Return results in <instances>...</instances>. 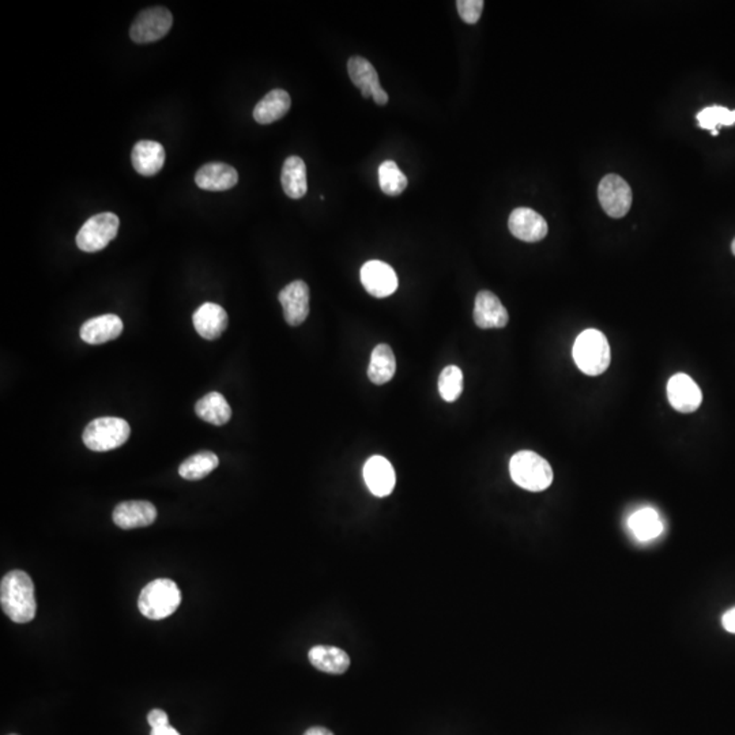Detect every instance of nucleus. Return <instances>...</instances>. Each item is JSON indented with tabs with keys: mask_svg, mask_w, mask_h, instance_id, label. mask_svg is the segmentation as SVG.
<instances>
[{
	"mask_svg": "<svg viewBox=\"0 0 735 735\" xmlns=\"http://www.w3.org/2000/svg\"><path fill=\"white\" fill-rule=\"evenodd\" d=\"M0 604L4 614L17 624L32 621L38 612L35 585L23 570H12L0 583Z\"/></svg>",
	"mask_w": 735,
	"mask_h": 735,
	"instance_id": "1",
	"label": "nucleus"
},
{
	"mask_svg": "<svg viewBox=\"0 0 735 735\" xmlns=\"http://www.w3.org/2000/svg\"><path fill=\"white\" fill-rule=\"evenodd\" d=\"M182 604V591L171 579H156L140 591L138 607L148 620H164L172 616Z\"/></svg>",
	"mask_w": 735,
	"mask_h": 735,
	"instance_id": "2",
	"label": "nucleus"
},
{
	"mask_svg": "<svg viewBox=\"0 0 735 735\" xmlns=\"http://www.w3.org/2000/svg\"><path fill=\"white\" fill-rule=\"evenodd\" d=\"M511 478L528 492H542L553 482V470L546 459L533 451H519L511 458Z\"/></svg>",
	"mask_w": 735,
	"mask_h": 735,
	"instance_id": "3",
	"label": "nucleus"
},
{
	"mask_svg": "<svg viewBox=\"0 0 735 735\" xmlns=\"http://www.w3.org/2000/svg\"><path fill=\"white\" fill-rule=\"evenodd\" d=\"M573 359L583 374L599 376L610 365V345L601 331L588 328L579 334L573 345Z\"/></svg>",
	"mask_w": 735,
	"mask_h": 735,
	"instance_id": "4",
	"label": "nucleus"
},
{
	"mask_svg": "<svg viewBox=\"0 0 735 735\" xmlns=\"http://www.w3.org/2000/svg\"><path fill=\"white\" fill-rule=\"evenodd\" d=\"M131 429L127 421L114 417L93 419L83 432V443L95 452H106L122 447L129 440Z\"/></svg>",
	"mask_w": 735,
	"mask_h": 735,
	"instance_id": "5",
	"label": "nucleus"
},
{
	"mask_svg": "<svg viewBox=\"0 0 735 735\" xmlns=\"http://www.w3.org/2000/svg\"><path fill=\"white\" fill-rule=\"evenodd\" d=\"M119 218L114 213H100L89 218L77 234L78 249L83 252H98L117 236Z\"/></svg>",
	"mask_w": 735,
	"mask_h": 735,
	"instance_id": "6",
	"label": "nucleus"
},
{
	"mask_svg": "<svg viewBox=\"0 0 735 735\" xmlns=\"http://www.w3.org/2000/svg\"><path fill=\"white\" fill-rule=\"evenodd\" d=\"M172 23L173 17L165 7L143 10L132 22L130 38L138 44L155 43L168 35Z\"/></svg>",
	"mask_w": 735,
	"mask_h": 735,
	"instance_id": "7",
	"label": "nucleus"
},
{
	"mask_svg": "<svg viewBox=\"0 0 735 735\" xmlns=\"http://www.w3.org/2000/svg\"><path fill=\"white\" fill-rule=\"evenodd\" d=\"M598 199L609 217L622 218L632 206V190L619 174H607L599 182Z\"/></svg>",
	"mask_w": 735,
	"mask_h": 735,
	"instance_id": "8",
	"label": "nucleus"
},
{
	"mask_svg": "<svg viewBox=\"0 0 735 735\" xmlns=\"http://www.w3.org/2000/svg\"><path fill=\"white\" fill-rule=\"evenodd\" d=\"M361 283L365 291L376 299H385L398 289V277L393 268L380 260H369L361 268Z\"/></svg>",
	"mask_w": 735,
	"mask_h": 735,
	"instance_id": "9",
	"label": "nucleus"
},
{
	"mask_svg": "<svg viewBox=\"0 0 735 735\" xmlns=\"http://www.w3.org/2000/svg\"><path fill=\"white\" fill-rule=\"evenodd\" d=\"M667 398L670 405L680 413H693L703 402V393L692 377L677 374L667 383Z\"/></svg>",
	"mask_w": 735,
	"mask_h": 735,
	"instance_id": "10",
	"label": "nucleus"
},
{
	"mask_svg": "<svg viewBox=\"0 0 735 735\" xmlns=\"http://www.w3.org/2000/svg\"><path fill=\"white\" fill-rule=\"evenodd\" d=\"M289 325H300L309 315V288L304 281H294L278 296Z\"/></svg>",
	"mask_w": 735,
	"mask_h": 735,
	"instance_id": "11",
	"label": "nucleus"
},
{
	"mask_svg": "<svg viewBox=\"0 0 735 735\" xmlns=\"http://www.w3.org/2000/svg\"><path fill=\"white\" fill-rule=\"evenodd\" d=\"M508 228L516 239L526 242H538L546 237V221L541 214L528 207H519L511 213Z\"/></svg>",
	"mask_w": 735,
	"mask_h": 735,
	"instance_id": "12",
	"label": "nucleus"
},
{
	"mask_svg": "<svg viewBox=\"0 0 735 735\" xmlns=\"http://www.w3.org/2000/svg\"><path fill=\"white\" fill-rule=\"evenodd\" d=\"M510 315L496 294L481 291L474 302V322L482 330L503 328L508 325Z\"/></svg>",
	"mask_w": 735,
	"mask_h": 735,
	"instance_id": "13",
	"label": "nucleus"
},
{
	"mask_svg": "<svg viewBox=\"0 0 735 735\" xmlns=\"http://www.w3.org/2000/svg\"><path fill=\"white\" fill-rule=\"evenodd\" d=\"M112 519L122 530L148 528L156 522L157 510L148 502H124L114 507Z\"/></svg>",
	"mask_w": 735,
	"mask_h": 735,
	"instance_id": "14",
	"label": "nucleus"
},
{
	"mask_svg": "<svg viewBox=\"0 0 735 735\" xmlns=\"http://www.w3.org/2000/svg\"><path fill=\"white\" fill-rule=\"evenodd\" d=\"M364 479L371 494L377 497L390 496L395 487V471L383 456L375 455L368 459L364 466Z\"/></svg>",
	"mask_w": 735,
	"mask_h": 735,
	"instance_id": "15",
	"label": "nucleus"
},
{
	"mask_svg": "<svg viewBox=\"0 0 735 735\" xmlns=\"http://www.w3.org/2000/svg\"><path fill=\"white\" fill-rule=\"evenodd\" d=\"M239 182V174L233 166L224 163H210L203 165L195 174V182L205 191H228Z\"/></svg>",
	"mask_w": 735,
	"mask_h": 735,
	"instance_id": "16",
	"label": "nucleus"
},
{
	"mask_svg": "<svg viewBox=\"0 0 735 735\" xmlns=\"http://www.w3.org/2000/svg\"><path fill=\"white\" fill-rule=\"evenodd\" d=\"M194 327L202 338L218 340L228 327V314L221 305L205 302L194 314Z\"/></svg>",
	"mask_w": 735,
	"mask_h": 735,
	"instance_id": "17",
	"label": "nucleus"
},
{
	"mask_svg": "<svg viewBox=\"0 0 735 735\" xmlns=\"http://www.w3.org/2000/svg\"><path fill=\"white\" fill-rule=\"evenodd\" d=\"M122 333V322L116 315H101L89 319L80 327V335L89 345H103L119 338Z\"/></svg>",
	"mask_w": 735,
	"mask_h": 735,
	"instance_id": "18",
	"label": "nucleus"
},
{
	"mask_svg": "<svg viewBox=\"0 0 735 735\" xmlns=\"http://www.w3.org/2000/svg\"><path fill=\"white\" fill-rule=\"evenodd\" d=\"M132 165L143 176H155L165 164V150L155 140H140L132 148Z\"/></svg>",
	"mask_w": 735,
	"mask_h": 735,
	"instance_id": "19",
	"label": "nucleus"
},
{
	"mask_svg": "<svg viewBox=\"0 0 735 735\" xmlns=\"http://www.w3.org/2000/svg\"><path fill=\"white\" fill-rule=\"evenodd\" d=\"M291 106V96L283 89H275L265 96L254 109V119L259 124H271L283 119Z\"/></svg>",
	"mask_w": 735,
	"mask_h": 735,
	"instance_id": "20",
	"label": "nucleus"
},
{
	"mask_svg": "<svg viewBox=\"0 0 735 735\" xmlns=\"http://www.w3.org/2000/svg\"><path fill=\"white\" fill-rule=\"evenodd\" d=\"M308 656L312 666L328 674H343L351 667L348 654L333 646H315L309 650Z\"/></svg>",
	"mask_w": 735,
	"mask_h": 735,
	"instance_id": "21",
	"label": "nucleus"
},
{
	"mask_svg": "<svg viewBox=\"0 0 735 735\" xmlns=\"http://www.w3.org/2000/svg\"><path fill=\"white\" fill-rule=\"evenodd\" d=\"M283 191L291 199H301L308 191L307 182V166L302 158L297 156L286 158L281 173Z\"/></svg>",
	"mask_w": 735,
	"mask_h": 735,
	"instance_id": "22",
	"label": "nucleus"
},
{
	"mask_svg": "<svg viewBox=\"0 0 735 735\" xmlns=\"http://www.w3.org/2000/svg\"><path fill=\"white\" fill-rule=\"evenodd\" d=\"M195 411L200 419L217 427L225 425L232 417L231 406L220 393H210L203 396L202 400L198 401Z\"/></svg>",
	"mask_w": 735,
	"mask_h": 735,
	"instance_id": "23",
	"label": "nucleus"
},
{
	"mask_svg": "<svg viewBox=\"0 0 735 735\" xmlns=\"http://www.w3.org/2000/svg\"><path fill=\"white\" fill-rule=\"evenodd\" d=\"M396 371L395 356L393 349L385 343H380L372 351L371 362L368 368V376L377 385L385 384L393 379Z\"/></svg>",
	"mask_w": 735,
	"mask_h": 735,
	"instance_id": "24",
	"label": "nucleus"
},
{
	"mask_svg": "<svg viewBox=\"0 0 735 735\" xmlns=\"http://www.w3.org/2000/svg\"><path fill=\"white\" fill-rule=\"evenodd\" d=\"M348 72L353 85L361 90L362 97L371 98L372 89L380 85L374 64L364 57L351 56L348 62Z\"/></svg>",
	"mask_w": 735,
	"mask_h": 735,
	"instance_id": "25",
	"label": "nucleus"
},
{
	"mask_svg": "<svg viewBox=\"0 0 735 735\" xmlns=\"http://www.w3.org/2000/svg\"><path fill=\"white\" fill-rule=\"evenodd\" d=\"M629 528L638 541H651L661 536L663 523L653 508L636 511L629 518Z\"/></svg>",
	"mask_w": 735,
	"mask_h": 735,
	"instance_id": "26",
	"label": "nucleus"
},
{
	"mask_svg": "<svg viewBox=\"0 0 735 735\" xmlns=\"http://www.w3.org/2000/svg\"><path fill=\"white\" fill-rule=\"evenodd\" d=\"M220 465V459L215 453L210 451H202V452L195 453L190 456L184 462L180 465L179 474L182 478L187 481H198V479L205 478L208 474L213 473V470Z\"/></svg>",
	"mask_w": 735,
	"mask_h": 735,
	"instance_id": "27",
	"label": "nucleus"
},
{
	"mask_svg": "<svg viewBox=\"0 0 735 735\" xmlns=\"http://www.w3.org/2000/svg\"><path fill=\"white\" fill-rule=\"evenodd\" d=\"M379 186L385 195L396 197L402 194L408 187V177L396 165L395 161H384L379 166Z\"/></svg>",
	"mask_w": 735,
	"mask_h": 735,
	"instance_id": "28",
	"label": "nucleus"
},
{
	"mask_svg": "<svg viewBox=\"0 0 735 735\" xmlns=\"http://www.w3.org/2000/svg\"><path fill=\"white\" fill-rule=\"evenodd\" d=\"M696 119H697L700 129L708 130L713 132L714 137H716L719 134V127H731L735 124V111H730L724 106H708L698 112Z\"/></svg>",
	"mask_w": 735,
	"mask_h": 735,
	"instance_id": "29",
	"label": "nucleus"
},
{
	"mask_svg": "<svg viewBox=\"0 0 735 735\" xmlns=\"http://www.w3.org/2000/svg\"><path fill=\"white\" fill-rule=\"evenodd\" d=\"M463 391V372L455 365H448L439 377V393L445 402H455Z\"/></svg>",
	"mask_w": 735,
	"mask_h": 735,
	"instance_id": "30",
	"label": "nucleus"
},
{
	"mask_svg": "<svg viewBox=\"0 0 735 735\" xmlns=\"http://www.w3.org/2000/svg\"><path fill=\"white\" fill-rule=\"evenodd\" d=\"M456 6L460 18L469 25H474L481 18L485 4L482 0H458Z\"/></svg>",
	"mask_w": 735,
	"mask_h": 735,
	"instance_id": "31",
	"label": "nucleus"
},
{
	"mask_svg": "<svg viewBox=\"0 0 735 735\" xmlns=\"http://www.w3.org/2000/svg\"><path fill=\"white\" fill-rule=\"evenodd\" d=\"M148 722L151 729H160V727L169 726V718L165 711L153 710L148 713Z\"/></svg>",
	"mask_w": 735,
	"mask_h": 735,
	"instance_id": "32",
	"label": "nucleus"
},
{
	"mask_svg": "<svg viewBox=\"0 0 735 735\" xmlns=\"http://www.w3.org/2000/svg\"><path fill=\"white\" fill-rule=\"evenodd\" d=\"M722 625L730 633H735V607L727 610L722 617Z\"/></svg>",
	"mask_w": 735,
	"mask_h": 735,
	"instance_id": "33",
	"label": "nucleus"
},
{
	"mask_svg": "<svg viewBox=\"0 0 735 735\" xmlns=\"http://www.w3.org/2000/svg\"><path fill=\"white\" fill-rule=\"evenodd\" d=\"M372 98H374L377 106H385V104L388 103V95L385 93L384 89L382 88V85L372 89Z\"/></svg>",
	"mask_w": 735,
	"mask_h": 735,
	"instance_id": "34",
	"label": "nucleus"
},
{
	"mask_svg": "<svg viewBox=\"0 0 735 735\" xmlns=\"http://www.w3.org/2000/svg\"><path fill=\"white\" fill-rule=\"evenodd\" d=\"M150 735H180V732L174 727L165 726L151 730Z\"/></svg>",
	"mask_w": 735,
	"mask_h": 735,
	"instance_id": "35",
	"label": "nucleus"
},
{
	"mask_svg": "<svg viewBox=\"0 0 735 735\" xmlns=\"http://www.w3.org/2000/svg\"><path fill=\"white\" fill-rule=\"evenodd\" d=\"M304 735H334L330 730L325 729V727H311V729L307 730L304 732Z\"/></svg>",
	"mask_w": 735,
	"mask_h": 735,
	"instance_id": "36",
	"label": "nucleus"
},
{
	"mask_svg": "<svg viewBox=\"0 0 735 735\" xmlns=\"http://www.w3.org/2000/svg\"><path fill=\"white\" fill-rule=\"evenodd\" d=\"M731 251H732V254H734V257H735V239L732 240Z\"/></svg>",
	"mask_w": 735,
	"mask_h": 735,
	"instance_id": "37",
	"label": "nucleus"
},
{
	"mask_svg": "<svg viewBox=\"0 0 735 735\" xmlns=\"http://www.w3.org/2000/svg\"><path fill=\"white\" fill-rule=\"evenodd\" d=\"M12 735H17V734H12Z\"/></svg>",
	"mask_w": 735,
	"mask_h": 735,
	"instance_id": "38",
	"label": "nucleus"
}]
</instances>
